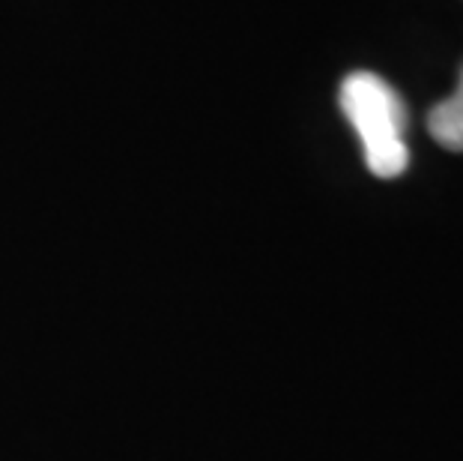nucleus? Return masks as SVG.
Returning a JSON list of instances; mask_svg holds the SVG:
<instances>
[{
  "label": "nucleus",
  "instance_id": "1",
  "mask_svg": "<svg viewBox=\"0 0 463 461\" xmlns=\"http://www.w3.org/2000/svg\"><path fill=\"white\" fill-rule=\"evenodd\" d=\"M341 111L356 130L368 171L380 180L401 178L410 165V150L403 141L407 132V105L389 82L373 72H350L341 82Z\"/></svg>",
  "mask_w": 463,
  "mask_h": 461
},
{
  "label": "nucleus",
  "instance_id": "2",
  "mask_svg": "<svg viewBox=\"0 0 463 461\" xmlns=\"http://www.w3.org/2000/svg\"><path fill=\"white\" fill-rule=\"evenodd\" d=\"M428 132L433 135V141L439 147H446L451 153L463 150V70L458 91L430 108L428 114Z\"/></svg>",
  "mask_w": 463,
  "mask_h": 461
}]
</instances>
